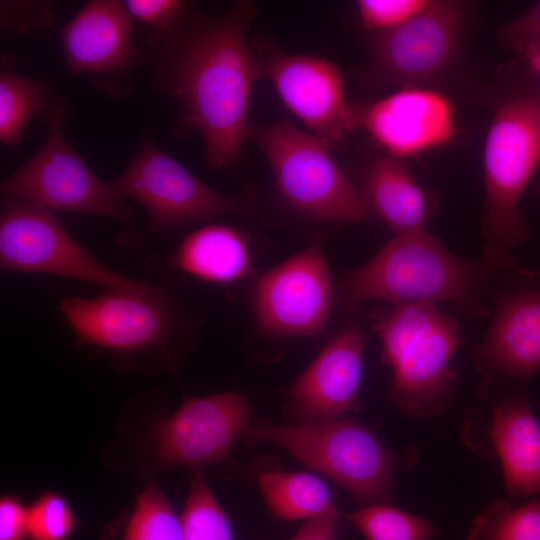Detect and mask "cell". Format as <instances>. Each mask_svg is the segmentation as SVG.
Instances as JSON below:
<instances>
[{"mask_svg":"<svg viewBox=\"0 0 540 540\" xmlns=\"http://www.w3.org/2000/svg\"><path fill=\"white\" fill-rule=\"evenodd\" d=\"M0 266L4 271L50 274L106 290L156 287L100 262L69 233L54 211L8 196L1 201Z\"/></svg>","mask_w":540,"mask_h":540,"instance_id":"cell-10","label":"cell"},{"mask_svg":"<svg viewBox=\"0 0 540 540\" xmlns=\"http://www.w3.org/2000/svg\"><path fill=\"white\" fill-rule=\"evenodd\" d=\"M257 142L279 194L301 216L344 223L366 218L359 189L315 135L282 120L260 128Z\"/></svg>","mask_w":540,"mask_h":540,"instance_id":"cell-6","label":"cell"},{"mask_svg":"<svg viewBox=\"0 0 540 540\" xmlns=\"http://www.w3.org/2000/svg\"><path fill=\"white\" fill-rule=\"evenodd\" d=\"M125 5L133 19L147 26L151 33L164 32L188 13L190 4L182 0H127Z\"/></svg>","mask_w":540,"mask_h":540,"instance_id":"cell-30","label":"cell"},{"mask_svg":"<svg viewBox=\"0 0 540 540\" xmlns=\"http://www.w3.org/2000/svg\"><path fill=\"white\" fill-rule=\"evenodd\" d=\"M523 271L508 248L485 244L481 257L468 261L422 230L395 235L364 265L347 273L335 299L349 311L376 300L447 302L467 317H488Z\"/></svg>","mask_w":540,"mask_h":540,"instance_id":"cell-2","label":"cell"},{"mask_svg":"<svg viewBox=\"0 0 540 540\" xmlns=\"http://www.w3.org/2000/svg\"><path fill=\"white\" fill-rule=\"evenodd\" d=\"M124 540H182L181 520L156 485L149 484L138 496Z\"/></svg>","mask_w":540,"mask_h":540,"instance_id":"cell-27","label":"cell"},{"mask_svg":"<svg viewBox=\"0 0 540 540\" xmlns=\"http://www.w3.org/2000/svg\"><path fill=\"white\" fill-rule=\"evenodd\" d=\"M12 57L2 55L0 70V141L18 148L32 117L42 113L56 98L53 86L17 73Z\"/></svg>","mask_w":540,"mask_h":540,"instance_id":"cell-23","label":"cell"},{"mask_svg":"<svg viewBox=\"0 0 540 540\" xmlns=\"http://www.w3.org/2000/svg\"><path fill=\"white\" fill-rule=\"evenodd\" d=\"M172 264L186 275L204 282L234 283L251 271L249 241L236 228L208 224L182 240L172 257Z\"/></svg>","mask_w":540,"mask_h":540,"instance_id":"cell-21","label":"cell"},{"mask_svg":"<svg viewBox=\"0 0 540 540\" xmlns=\"http://www.w3.org/2000/svg\"><path fill=\"white\" fill-rule=\"evenodd\" d=\"M75 514L66 499L46 492L28 507V538L66 540L76 529Z\"/></svg>","mask_w":540,"mask_h":540,"instance_id":"cell-28","label":"cell"},{"mask_svg":"<svg viewBox=\"0 0 540 540\" xmlns=\"http://www.w3.org/2000/svg\"><path fill=\"white\" fill-rule=\"evenodd\" d=\"M58 309L77 339L119 356L156 354L169 363L189 327L180 304L156 286L105 290L94 298L62 297Z\"/></svg>","mask_w":540,"mask_h":540,"instance_id":"cell-8","label":"cell"},{"mask_svg":"<svg viewBox=\"0 0 540 540\" xmlns=\"http://www.w3.org/2000/svg\"><path fill=\"white\" fill-rule=\"evenodd\" d=\"M53 21L52 4L46 1H1V26L15 33L39 29Z\"/></svg>","mask_w":540,"mask_h":540,"instance_id":"cell-31","label":"cell"},{"mask_svg":"<svg viewBox=\"0 0 540 540\" xmlns=\"http://www.w3.org/2000/svg\"><path fill=\"white\" fill-rule=\"evenodd\" d=\"M46 136L37 151L0 185L2 196L47 208L131 223L133 211L102 181L64 135L66 103L56 98L42 113Z\"/></svg>","mask_w":540,"mask_h":540,"instance_id":"cell-7","label":"cell"},{"mask_svg":"<svg viewBox=\"0 0 540 540\" xmlns=\"http://www.w3.org/2000/svg\"><path fill=\"white\" fill-rule=\"evenodd\" d=\"M254 13L248 1L219 17L190 12L148 38L152 86L176 101V132L200 135L211 168L234 164L248 138L251 95L263 74L247 37Z\"/></svg>","mask_w":540,"mask_h":540,"instance_id":"cell-1","label":"cell"},{"mask_svg":"<svg viewBox=\"0 0 540 540\" xmlns=\"http://www.w3.org/2000/svg\"><path fill=\"white\" fill-rule=\"evenodd\" d=\"M467 540H540V500L520 506L510 498L492 501L472 522Z\"/></svg>","mask_w":540,"mask_h":540,"instance_id":"cell-24","label":"cell"},{"mask_svg":"<svg viewBox=\"0 0 540 540\" xmlns=\"http://www.w3.org/2000/svg\"><path fill=\"white\" fill-rule=\"evenodd\" d=\"M540 165V100L517 96L492 117L483 153L485 205L481 232L486 244L510 249L526 241L529 227L522 197Z\"/></svg>","mask_w":540,"mask_h":540,"instance_id":"cell-5","label":"cell"},{"mask_svg":"<svg viewBox=\"0 0 540 540\" xmlns=\"http://www.w3.org/2000/svg\"><path fill=\"white\" fill-rule=\"evenodd\" d=\"M520 52L530 68L540 76V40L523 47Z\"/></svg>","mask_w":540,"mask_h":540,"instance_id":"cell-35","label":"cell"},{"mask_svg":"<svg viewBox=\"0 0 540 540\" xmlns=\"http://www.w3.org/2000/svg\"><path fill=\"white\" fill-rule=\"evenodd\" d=\"M109 184L122 198L138 202L147 212L148 224L134 235L131 245L194 221L258 213L250 193L228 196L215 191L162 151L149 136Z\"/></svg>","mask_w":540,"mask_h":540,"instance_id":"cell-9","label":"cell"},{"mask_svg":"<svg viewBox=\"0 0 540 540\" xmlns=\"http://www.w3.org/2000/svg\"><path fill=\"white\" fill-rule=\"evenodd\" d=\"M244 396L223 392L188 397L156 430V454L167 466H202L224 460L249 426Z\"/></svg>","mask_w":540,"mask_h":540,"instance_id":"cell-15","label":"cell"},{"mask_svg":"<svg viewBox=\"0 0 540 540\" xmlns=\"http://www.w3.org/2000/svg\"><path fill=\"white\" fill-rule=\"evenodd\" d=\"M363 351L362 329L345 326L291 386L293 413L305 422H327L349 412L361 382Z\"/></svg>","mask_w":540,"mask_h":540,"instance_id":"cell-18","label":"cell"},{"mask_svg":"<svg viewBox=\"0 0 540 540\" xmlns=\"http://www.w3.org/2000/svg\"><path fill=\"white\" fill-rule=\"evenodd\" d=\"M134 19L125 2L90 0L59 30L69 76L86 74L98 89L124 95L125 79L147 63L134 39Z\"/></svg>","mask_w":540,"mask_h":540,"instance_id":"cell-11","label":"cell"},{"mask_svg":"<svg viewBox=\"0 0 540 540\" xmlns=\"http://www.w3.org/2000/svg\"><path fill=\"white\" fill-rule=\"evenodd\" d=\"M28 537V507L15 496L0 501V540H25Z\"/></svg>","mask_w":540,"mask_h":540,"instance_id":"cell-33","label":"cell"},{"mask_svg":"<svg viewBox=\"0 0 540 540\" xmlns=\"http://www.w3.org/2000/svg\"><path fill=\"white\" fill-rule=\"evenodd\" d=\"M490 440L500 460L510 499L540 493V422L527 397L500 401L493 410Z\"/></svg>","mask_w":540,"mask_h":540,"instance_id":"cell-19","label":"cell"},{"mask_svg":"<svg viewBox=\"0 0 540 540\" xmlns=\"http://www.w3.org/2000/svg\"><path fill=\"white\" fill-rule=\"evenodd\" d=\"M486 383H526L540 367V277L523 271L497 300L491 323L475 349Z\"/></svg>","mask_w":540,"mask_h":540,"instance_id":"cell-16","label":"cell"},{"mask_svg":"<svg viewBox=\"0 0 540 540\" xmlns=\"http://www.w3.org/2000/svg\"><path fill=\"white\" fill-rule=\"evenodd\" d=\"M370 324L392 368V402L415 419L443 413L456 387L450 361L461 342L458 322L436 304L402 303L374 311Z\"/></svg>","mask_w":540,"mask_h":540,"instance_id":"cell-3","label":"cell"},{"mask_svg":"<svg viewBox=\"0 0 540 540\" xmlns=\"http://www.w3.org/2000/svg\"><path fill=\"white\" fill-rule=\"evenodd\" d=\"M266 504L280 519L296 521L338 513L326 484L305 472L267 471L258 476Z\"/></svg>","mask_w":540,"mask_h":540,"instance_id":"cell-22","label":"cell"},{"mask_svg":"<svg viewBox=\"0 0 540 540\" xmlns=\"http://www.w3.org/2000/svg\"><path fill=\"white\" fill-rule=\"evenodd\" d=\"M429 0H359L357 9L362 26L377 34L390 31L416 15Z\"/></svg>","mask_w":540,"mask_h":540,"instance_id":"cell-29","label":"cell"},{"mask_svg":"<svg viewBox=\"0 0 540 540\" xmlns=\"http://www.w3.org/2000/svg\"><path fill=\"white\" fill-rule=\"evenodd\" d=\"M338 513L321 515L303 524L291 540H337Z\"/></svg>","mask_w":540,"mask_h":540,"instance_id":"cell-34","label":"cell"},{"mask_svg":"<svg viewBox=\"0 0 540 540\" xmlns=\"http://www.w3.org/2000/svg\"><path fill=\"white\" fill-rule=\"evenodd\" d=\"M180 520L182 540H233L228 518L210 491L201 469L192 472Z\"/></svg>","mask_w":540,"mask_h":540,"instance_id":"cell-26","label":"cell"},{"mask_svg":"<svg viewBox=\"0 0 540 540\" xmlns=\"http://www.w3.org/2000/svg\"><path fill=\"white\" fill-rule=\"evenodd\" d=\"M251 446L277 445L303 465L344 487L364 506L392 495L397 463L387 447L354 419L275 424L256 419L244 433Z\"/></svg>","mask_w":540,"mask_h":540,"instance_id":"cell-4","label":"cell"},{"mask_svg":"<svg viewBox=\"0 0 540 540\" xmlns=\"http://www.w3.org/2000/svg\"><path fill=\"white\" fill-rule=\"evenodd\" d=\"M367 540H433L431 521L387 504L363 506L345 514Z\"/></svg>","mask_w":540,"mask_h":540,"instance_id":"cell-25","label":"cell"},{"mask_svg":"<svg viewBox=\"0 0 540 540\" xmlns=\"http://www.w3.org/2000/svg\"><path fill=\"white\" fill-rule=\"evenodd\" d=\"M335 290L323 251L312 245L263 274L253 292L259 327L279 337L318 336Z\"/></svg>","mask_w":540,"mask_h":540,"instance_id":"cell-12","label":"cell"},{"mask_svg":"<svg viewBox=\"0 0 540 540\" xmlns=\"http://www.w3.org/2000/svg\"><path fill=\"white\" fill-rule=\"evenodd\" d=\"M356 129L365 130L388 156H415L447 144L455 133V110L439 91L401 87L357 106Z\"/></svg>","mask_w":540,"mask_h":540,"instance_id":"cell-17","label":"cell"},{"mask_svg":"<svg viewBox=\"0 0 540 540\" xmlns=\"http://www.w3.org/2000/svg\"><path fill=\"white\" fill-rule=\"evenodd\" d=\"M367 211L373 212L395 235L426 230L428 202L402 161L378 157L367 166L359 189Z\"/></svg>","mask_w":540,"mask_h":540,"instance_id":"cell-20","label":"cell"},{"mask_svg":"<svg viewBox=\"0 0 540 540\" xmlns=\"http://www.w3.org/2000/svg\"><path fill=\"white\" fill-rule=\"evenodd\" d=\"M466 5L454 0H429L402 25L377 34L373 61L381 76L400 87L421 86L442 74L458 50Z\"/></svg>","mask_w":540,"mask_h":540,"instance_id":"cell-13","label":"cell"},{"mask_svg":"<svg viewBox=\"0 0 540 540\" xmlns=\"http://www.w3.org/2000/svg\"><path fill=\"white\" fill-rule=\"evenodd\" d=\"M498 39L517 52L540 40V1L497 29Z\"/></svg>","mask_w":540,"mask_h":540,"instance_id":"cell-32","label":"cell"},{"mask_svg":"<svg viewBox=\"0 0 540 540\" xmlns=\"http://www.w3.org/2000/svg\"><path fill=\"white\" fill-rule=\"evenodd\" d=\"M260 62L286 108L328 147L356 130L357 106L347 100L343 74L334 62L282 51Z\"/></svg>","mask_w":540,"mask_h":540,"instance_id":"cell-14","label":"cell"}]
</instances>
